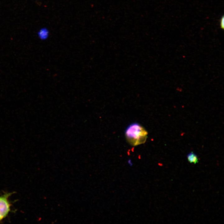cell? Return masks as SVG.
I'll return each mask as SVG.
<instances>
[{
    "instance_id": "5b68a950",
    "label": "cell",
    "mask_w": 224,
    "mask_h": 224,
    "mask_svg": "<svg viewBox=\"0 0 224 224\" xmlns=\"http://www.w3.org/2000/svg\"><path fill=\"white\" fill-rule=\"evenodd\" d=\"M128 165H129L130 166H133V163H132V161H131L130 160V159L128 161Z\"/></svg>"
},
{
    "instance_id": "3957f363",
    "label": "cell",
    "mask_w": 224,
    "mask_h": 224,
    "mask_svg": "<svg viewBox=\"0 0 224 224\" xmlns=\"http://www.w3.org/2000/svg\"><path fill=\"white\" fill-rule=\"evenodd\" d=\"M188 160L190 163L196 164L198 162V159L197 155L191 152L187 156Z\"/></svg>"
},
{
    "instance_id": "7a4b0ae2",
    "label": "cell",
    "mask_w": 224,
    "mask_h": 224,
    "mask_svg": "<svg viewBox=\"0 0 224 224\" xmlns=\"http://www.w3.org/2000/svg\"><path fill=\"white\" fill-rule=\"evenodd\" d=\"M13 194L5 193L0 196V222L7 217L10 212L11 205L9 198Z\"/></svg>"
},
{
    "instance_id": "277c9868",
    "label": "cell",
    "mask_w": 224,
    "mask_h": 224,
    "mask_svg": "<svg viewBox=\"0 0 224 224\" xmlns=\"http://www.w3.org/2000/svg\"><path fill=\"white\" fill-rule=\"evenodd\" d=\"M220 26L223 29L224 27V16H223L221 20Z\"/></svg>"
},
{
    "instance_id": "6da1fadb",
    "label": "cell",
    "mask_w": 224,
    "mask_h": 224,
    "mask_svg": "<svg viewBox=\"0 0 224 224\" xmlns=\"http://www.w3.org/2000/svg\"><path fill=\"white\" fill-rule=\"evenodd\" d=\"M125 134L128 142L133 146H136L145 142L148 133L141 125L135 123L128 127Z\"/></svg>"
}]
</instances>
